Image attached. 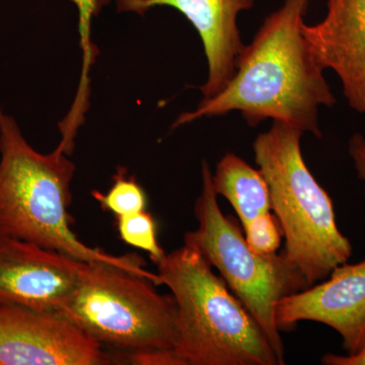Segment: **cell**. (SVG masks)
<instances>
[{
  "instance_id": "ba28073f",
  "label": "cell",
  "mask_w": 365,
  "mask_h": 365,
  "mask_svg": "<svg viewBox=\"0 0 365 365\" xmlns=\"http://www.w3.org/2000/svg\"><path fill=\"white\" fill-rule=\"evenodd\" d=\"M328 279L287 295L276 307L279 331L294 330L302 321L330 327L342 338L346 355L365 348V260L337 266Z\"/></svg>"
},
{
  "instance_id": "5bb4252c",
  "label": "cell",
  "mask_w": 365,
  "mask_h": 365,
  "mask_svg": "<svg viewBox=\"0 0 365 365\" xmlns=\"http://www.w3.org/2000/svg\"><path fill=\"white\" fill-rule=\"evenodd\" d=\"M117 225L122 241L148 252L155 265L165 257V251L158 242L157 222L148 211L117 216Z\"/></svg>"
},
{
  "instance_id": "277c9868",
  "label": "cell",
  "mask_w": 365,
  "mask_h": 365,
  "mask_svg": "<svg viewBox=\"0 0 365 365\" xmlns=\"http://www.w3.org/2000/svg\"><path fill=\"white\" fill-rule=\"evenodd\" d=\"M157 266L176 302L181 365H281L256 319L198 251L182 247Z\"/></svg>"
},
{
  "instance_id": "8fae6325",
  "label": "cell",
  "mask_w": 365,
  "mask_h": 365,
  "mask_svg": "<svg viewBox=\"0 0 365 365\" xmlns=\"http://www.w3.org/2000/svg\"><path fill=\"white\" fill-rule=\"evenodd\" d=\"M302 31L321 66L339 78L348 105L365 115V0H327L325 18Z\"/></svg>"
},
{
  "instance_id": "6da1fadb",
  "label": "cell",
  "mask_w": 365,
  "mask_h": 365,
  "mask_svg": "<svg viewBox=\"0 0 365 365\" xmlns=\"http://www.w3.org/2000/svg\"><path fill=\"white\" fill-rule=\"evenodd\" d=\"M309 0H285L269 14L237 60L225 90L182 113L173 128L201 118L240 112L251 127L272 119L322 138L319 109L332 108L335 95L302 31Z\"/></svg>"
},
{
  "instance_id": "7c38bea8",
  "label": "cell",
  "mask_w": 365,
  "mask_h": 365,
  "mask_svg": "<svg viewBox=\"0 0 365 365\" xmlns=\"http://www.w3.org/2000/svg\"><path fill=\"white\" fill-rule=\"evenodd\" d=\"M216 194L225 197L235 209L242 227L257 216L272 210L270 189L259 169L232 153H227L212 174Z\"/></svg>"
},
{
  "instance_id": "2e32d148",
  "label": "cell",
  "mask_w": 365,
  "mask_h": 365,
  "mask_svg": "<svg viewBox=\"0 0 365 365\" xmlns=\"http://www.w3.org/2000/svg\"><path fill=\"white\" fill-rule=\"evenodd\" d=\"M78 6L79 11V31H81V43L85 50L86 59L91 63L95 51L91 49L90 26L93 16H97L103 7L107 6L112 0H72Z\"/></svg>"
},
{
  "instance_id": "9c48e42d",
  "label": "cell",
  "mask_w": 365,
  "mask_h": 365,
  "mask_svg": "<svg viewBox=\"0 0 365 365\" xmlns=\"http://www.w3.org/2000/svg\"><path fill=\"white\" fill-rule=\"evenodd\" d=\"M83 261L0 232V304L59 313Z\"/></svg>"
},
{
  "instance_id": "4fadbf2b",
  "label": "cell",
  "mask_w": 365,
  "mask_h": 365,
  "mask_svg": "<svg viewBox=\"0 0 365 365\" xmlns=\"http://www.w3.org/2000/svg\"><path fill=\"white\" fill-rule=\"evenodd\" d=\"M124 168H118L111 188L106 194L93 191V196L105 210L116 216L130 215L146 209L148 197L135 177H127Z\"/></svg>"
},
{
  "instance_id": "3957f363",
  "label": "cell",
  "mask_w": 365,
  "mask_h": 365,
  "mask_svg": "<svg viewBox=\"0 0 365 365\" xmlns=\"http://www.w3.org/2000/svg\"><path fill=\"white\" fill-rule=\"evenodd\" d=\"M148 278L105 262H83L59 314L91 339L138 365H181L173 295Z\"/></svg>"
},
{
  "instance_id": "52a82bcc",
  "label": "cell",
  "mask_w": 365,
  "mask_h": 365,
  "mask_svg": "<svg viewBox=\"0 0 365 365\" xmlns=\"http://www.w3.org/2000/svg\"><path fill=\"white\" fill-rule=\"evenodd\" d=\"M111 354L66 317L0 304V365H102Z\"/></svg>"
},
{
  "instance_id": "ac0fdd59",
  "label": "cell",
  "mask_w": 365,
  "mask_h": 365,
  "mask_svg": "<svg viewBox=\"0 0 365 365\" xmlns=\"http://www.w3.org/2000/svg\"><path fill=\"white\" fill-rule=\"evenodd\" d=\"M322 364L326 365H365V348L356 355H338L327 353L322 357Z\"/></svg>"
},
{
  "instance_id": "5b68a950",
  "label": "cell",
  "mask_w": 365,
  "mask_h": 365,
  "mask_svg": "<svg viewBox=\"0 0 365 365\" xmlns=\"http://www.w3.org/2000/svg\"><path fill=\"white\" fill-rule=\"evenodd\" d=\"M302 135L292 125L273 122L255 139L253 150L282 228V253L313 287L347 263L353 248L338 227L332 199L304 162Z\"/></svg>"
},
{
  "instance_id": "9a60e30c",
  "label": "cell",
  "mask_w": 365,
  "mask_h": 365,
  "mask_svg": "<svg viewBox=\"0 0 365 365\" xmlns=\"http://www.w3.org/2000/svg\"><path fill=\"white\" fill-rule=\"evenodd\" d=\"M245 237L250 248L259 255L276 254L282 241V228L271 212L257 216L244 227Z\"/></svg>"
},
{
  "instance_id": "8992f818",
  "label": "cell",
  "mask_w": 365,
  "mask_h": 365,
  "mask_svg": "<svg viewBox=\"0 0 365 365\" xmlns=\"http://www.w3.org/2000/svg\"><path fill=\"white\" fill-rule=\"evenodd\" d=\"M202 188L194 211L198 227L186 232L185 246L195 249L217 269L227 287L254 317L279 359L285 350L276 325V307L283 297L311 287L284 254L259 255L250 248L239 223L223 215L212 182V173L202 160Z\"/></svg>"
},
{
  "instance_id": "7a4b0ae2",
  "label": "cell",
  "mask_w": 365,
  "mask_h": 365,
  "mask_svg": "<svg viewBox=\"0 0 365 365\" xmlns=\"http://www.w3.org/2000/svg\"><path fill=\"white\" fill-rule=\"evenodd\" d=\"M0 232L83 262H105L160 285L135 254L114 256L86 246L71 230L68 209L76 165L58 148L34 150L14 118L0 108Z\"/></svg>"
},
{
  "instance_id": "30bf717a",
  "label": "cell",
  "mask_w": 365,
  "mask_h": 365,
  "mask_svg": "<svg viewBox=\"0 0 365 365\" xmlns=\"http://www.w3.org/2000/svg\"><path fill=\"white\" fill-rule=\"evenodd\" d=\"M118 11L143 14L155 6H170L186 16L202 41L208 63L207 81L199 90L203 98L225 90L237 71L246 44L237 19L254 7V0H116Z\"/></svg>"
},
{
  "instance_id": "e0dca14e",
  "label": "cell",
  "mask_w": 365,
  "mask_h": 365,
  "mask_svg": "<svg viewBox=\"0 0 365 365\" xmlns=\"http://www.w3.org/2000/svg\"><path fill=\"white\" fill-rule=\"evenodd\" d=\"M348 153L351 158L357 177L365 182V136L354 133L348 143Z\"/></svg>"
}]
</instances>
